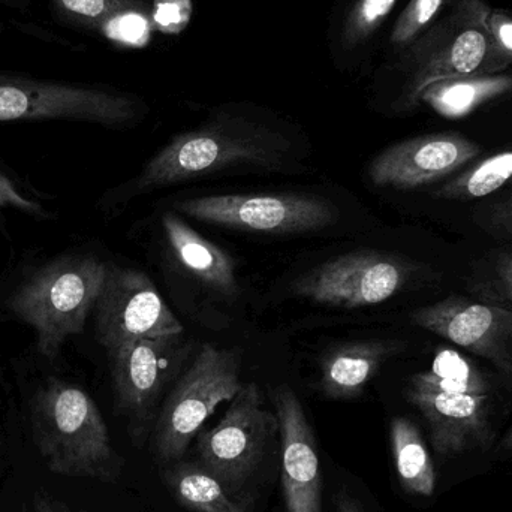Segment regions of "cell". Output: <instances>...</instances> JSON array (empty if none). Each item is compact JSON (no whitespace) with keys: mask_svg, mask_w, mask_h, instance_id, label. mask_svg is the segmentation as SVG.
I'll return each mask as SVG.
<instances>
[{"mask_svg":"<svg viewBox=\"0 0 512 512\" xmlns=\"http://www.w3.org/2000/svg\"><path fill=\"white\" fill-rule=\"evenodd\" d=\"M489 12L483 0H450L429 29L393 54L385 68L399 83L391 107L402 113L414 110L421 93L438 81L507 71L510 65L487 26Z\"/></svg>","mask_w":512,"mask_h":512,"instance_id":"1","label":"cell"},{"mask_svg":"<svg viewBox=\"0 0 512 512\" xmlns=\"http://www.w3.org/2000/svg\"><path fill=\"white\" fill-rule=\"evenodd\" d=\"M291 141L267 123L222 108L200 128L174 137L141 171L138 191L167 188L192 179L234 170L285 164Z\"/></svg>","mask_w":512,"mask_h":512,"instance_id":"2","label":"cell"},{"mask_svg":"<svg viewBox=\"0 0 512 512\" xmlns=\"http://www.w3.org/2000/svg\"><path fill=\"white\" fill-rule=\"evenodd\" d=\"M33 442L45 468L66 478L116 483L123 459L95 400L77 385L48 379L30 406Z\"/></svg>","mask_w":512,"mask_h":512,"instance_id":"3","label":"cell"},{"mask_svg":"<svg viewBox=\"0 0 512 512\" xmlns=\"http://www.w3.org/2000/svg\"><path fill=\"white\" fill-rule=\"evenodd\" d=\"M107 265L93 256H66L33 274L15 291L6 309L38 334L45 358L59 355L69 336L80 334L95 309Z\"/></svg>","mask_w":512,"mask_h":512,"instance_id":"4","label":"cell"},{"mask_svg":"<svg viewBox=\"0 0 512 512\" xmlns=\"http://www.w3.org/2000/svg\"><path fill=\"white\" fill-rule=\"evenodd\" d=\"M236 352L201 346L198 357L180 376L161 406L152 432V454L159 466L183 459L206 421L242 388Z\"/></svg>","mask_w":512,"mask_h":512,"instance_id":"5","label":"cell"},{"mask_svg":"<svg viewBox=\"0 0 512 512\" xmlns=\"http://www.w3.org/2000/svg\"><path fill=\"white\" fill-rule=\"evenodd\" d=\"M143 108L117 90L0 72V122L74 120L117 128L140 119Z\"/></svg>","mask_w":512,"mask_h":512,"instance_id":"6","label":"cell"},{"mask_svg":"<svg viewBox=\"0 0 512 512\" xmlns=\"http://www.w3.org/2000/svg\"><path fill=\"white\" fill-rule=\"evenodd\" d=\"M183 334L140 339L107 351L117 411L137 447L152 436L159 402L188 357Z\"/></svg>","mask_w":512,"mask_h":512,"instance_id":"7","label":"cell"},{"mask_svg":"<svg viewBox=\"0 0 512 512\" xmlns=\"http://www.w3.org/2000/svg\"><path fill=\"white\" fill-rule=\"evenodd\" d=\"M276 430V414L264 409L258 385L243 384L222 420L197 436V460L243 498L242 490L264 462Z\"/></svg>","mask_w":512,"mask_h":512,"instance_id":"8","label":"cell"},{"mask_svg":"<svg viewBox=\"0 0 512 512\" xmlns=\"http://www.w3.org/2000/svg\"><path fill=\"white\" fill-rule=\"evenodd\" d=\"M176 209L197 221L264 234H298L334 224L336 206L312 194L210 195L179 201Z\"/></svg>","mask_w":512,"mask_h":512,"instance_id":"9","label":"cell"},{"mask_svg":"<svg viewBox=\"0 0 512 512\" xmlns=\"http://www.w3.org/2000/svg\"><path fill=\"white\" fill-rule=\"evenodd\" d=\"M412 274L408 261L378 251L337 256L298 277L294 294L324 306H375L402 291Z\"/></svg>","mask_w":512,"mask_h":512,"instance_id":"10","label":"cell"},{"mask_svg":"<svg viewBox=\"0 0 512 512\" xmlns=\"http://www.w3.org/2000/svg\"><path fill=\"white\" fill-rule=\"evenodd\" d=\"M95 310L96 336L105 351L185 331L150 277L132 268L107 265Z\"/></svg>","mask_w":512,"mask_h":512,"instance_id":"11","label":"cell"},{"mask_svg":"<svg viewBox=\"0 0 512 512\" xmlns=\"http://www.w3.org/2000/svg\"><path fill=\"white\" fill-rule=\"evenodd\" d=\"M411 319L418 327L486 358L512 381V310L450 295L415 310Z\"/></svg>","mask_w":512,"mask_h":512,"instance_id":"12","label":"cell"},{"mask_svg":"<svg viewBox=\"0 0 512 512\" xmlns=\"http://www.w3.org/2000/svg\"><path fill=\"white\" fill-rule=\"evenodd\" d=\"M481 153V146L456 132L420 135L379 153L370 164L369 177L379 188L411 191L453 176Z\"/></svg>","mask_w":512,"mask_h":512,"instance_id":"13","label":"cell"},{"mask_svg":"<svg viewBox=\"0 0 512 512\" xmlns=\"http://www.w3.org/2000/svg\"><path fill=\"white\" fill-rule=\"evenodd\" d=\"M273 400L282 448L280 481L285 510L321 512L322 477L315 433L291 387H277Z\"/></svg>","mask_w":512,"mask_h":512,"instance_id":"14","label":"cell"},{"mask_svg":"<svg viewBox=\"0 0 512 512\" xmlns=\"http://www.w3.org/2000/svg\"><path fill=\"white\" fill-rule=\"evenodd\" d=\"M406 399L426 420L433 448L442 459L493 444L490 396L438 393L409 388Z\"/></svg>","mask_w":512,"mask_h":512,"instance_id":"15","label":"cell"},{"mask_svg":"<svg viewBox=\"0 0 512 512\" xmlns=\"http://www.w3.org/2000/svg\"><path fill=\"white\" fill-rule=\"evenodd\" d=\"M399 0H336L328 20V56L334 68L355 72L369 62L376 38Z\"/></svg>","mask_w":512,"mask_h":512,"instance_id":"16","label":"cell"},{"mask_svg":"<svg viewBox=\"0 0 512 512\" xmlns=\"http://www.w3.org/2000/svg\"><path fill=\"white\" fill-rule=\"evenodd\" d=\"M397 351V343L378 340L339 346L322 358L319 390L331 400L357 399Z\"/></svg>","mask_w":512,"mask_h":512,"instance_id":"17","label":"cell"},{"mask_svg":"<svg viewBox=\"0 0 512 512\" xmlns=\"http://www.w3.org/2000/svg\"><path fill=\"white\" fill-rule=\"evenodd\" d=\"M162 227L177 261L189 273L221 294L228 297L237 294L236 262L233 256L201 237L174 213H165Z\"/></svg>","mask_w":512,"mask_h":512,"instance_id":"18","label":"cell"},{"mask_svg":"<svg viewBox=\"0 0 512 512\" xmlns=\"http://www.w3.org/2000/svg\"><path fill=\"white\" fill-rule=\"evenodd\" d=\"M162 481L177 504L192 512H251L218 475L195 462L171 463L162 468Z\"/></svg>","mask_w":512,"mask_h":512,"instance_id":"19","label":"cell"},{"mask_svg":"<svg viewBox=\"0 0 512 512\" xmlns=\"http://www.w3.org/2000/svg\"><path fill=\"white\" fill-rule=\"evenodd\" d=\"M512 92V74L471 75L438 81L427 87L420 96V104L429 105L439 116L462 119L481 105Z\"/></svg>","mask_w":512,"mask_h":512,"instance_id":"20","label":"cell"},{"mask_svg":"<svg viewBox=\"0 0 512 512\" xmlns=\"http://www.w3.org/2000/svg\"><path fill=\"white\" fill-rule=\"evenodd\" d=\"M391 451L405 492L430 498L435 493L436 472L426 442L414 421L396 417L390 426Z\"/></svg>","mask_w":512,"mask_h":512,"instance_id":"21","label":"cell"},{"mask_svg":"<svg viewBox=\"0 0 512 512\" xmlns=\"http://www.w3.org/2000/svg\"><path fill=\"white\" fill-rule=\"evenodd\" d=\"M409 388L438 393L490 396L492 381L466 355L451 348H441L427 372L412 376Z\"/></svg>","mask_w":512,"mask_h":512,"instance_id":"22","label":"cell"},{"mask_svg":"<svg viewBox=\"0 0 512 512\" xmlns=\"http://www.w3.org/2000/svg\"><path fill=\"white\" fill-rule=\"evenodd\" d=\"M153 0H48L56 20L96 32H113L114 23L149 17Z\"/></svg>","mask_w":512,"mask_h":512,"instance_id":"23","label":"cell"},{"mask_svg":"<svg viewBox=\"0 0 512 512\" xmlns=\"http://www.w3.org/2000/svg\"><path fill=\"white\" fill-rule=\"evenodd\" d=\"M512 183V150L496 153L436 189L435 197L471 201L489 197Z\"/></svg>","mask_w":512,"mask_h":512,"instance_id":"24","label":"cell"},{"mask_svg":"<svg viewBox=\"0 0 512 512\" xmlns=\"http://www.w3.org/2000/svg\"><path fill=\"white\" fill-rule=\"evenodd\" d=\"M448 0H409L388 36L391 56L405 50L442 14Z\"/></svg>","mask_w":512,"mask_h":512,"instance_id":"25","label":"cell"},{"mask_svg":"<svg viewBox=\"0 0 512 512\" xmlns=\"http://www.w3.org/2000/svg\"><path fill=\"white\" fill-rule=\"evenodd\" d=\"M0 209H15L26 215L38 216L42 219L50 218V213L41 204L21 194L15 183L3 174H0Z\"/></svg>","mask_w":512,"mask_h":512,"instance_id":"26","label":"cell"},{"mask_svg":"<svg viewBox=\"0 0 512 512\" xmlns=\"http://www.w3.org/2000/svg\"><path fill=\"white\" fill-rule=\"evenodd\" d=\"M487 26L492 33L496 48L512 68V17L499 9H490Z\"/></svg>","mask_w":512,"mask_h":512,"instance_id":"27","label":"cell"},{"mask_svg":"<svg viewBox=\"0 0 512 512\" xmlns=\"http://www.w3.org/2000/svg\"><path fill=\"white\" fill-rule=\"evenodd\" d=\"M492 292L499 300L504 298L512 303V252L496 259Z\"/></svg>","mask_w":512,"mask_h":512,"instance_id":"28","label":"cell"},{"mask_svg":"<svg viewBox=\"0 0 512 512\" xmlns=\"http://www.w3.org/2000/svg\"><path fill=\"white\" fill-rule=\"evenodd\" d=\"M493 219H495V224L498 225V227H501L505 233L511 234L512 236V194L507 200L495 206Z\"/></svg>","mask_w":512,"mask_h":512,"instance_id":"29","label":"cell"},{"mask_svg":"<svg viewBox=\"0 0 512 512\" xmlns=\"http://www.w3.org/2000/svg\"><path fill=\"white\" fill-rule=\"evenodd\" d=\"M334 505H336V512H364L361 502L345 490L337 493L336 498H334Z\"/></svg>","mask_w":512,"mask_h":512,"instance_id":"30","label":"cell"},{"mask_svg":"<svg viewBox=\"0 0 512 512\" xmlns=\"http://www.w3.org/2000/svg\"><path fill=\"white\" fill-rule=\"evenodd\" d=\"M36 512H57V507H54L51 499L47 495H39L36 498Z\"/></svg>","mask_w":512,"mask_h":512,"instance_id":"31","label":"cell"},{"mask_svg":"<svg viewBox=\"0 0 512 512\" xmlns=\"http://www.w3.org/2000/svg\"><path fill=\"white\" fill-rule=\"evenodd\" d=\"M502 447H504L505 450L512 451V429L508 432V435L505 436L504 442H502Z\"/></svg>","mask_w":512,"mask_h":512,"instance_id":"32","label":"cell"},{"mask_svg":"<svg viewBox=\"0 0 512 512\" xmlns=\"http://www.w3.org/2000/svg\"><path fill=\"white\" fill-rule=\"evenodd\" d=\"M57 512H69L68 508L65 507V505H56Z\"/></svg>","mask_w":512,"mask_h":512,"instance_id":"33","label":"cell"},{"mask_svg":"<svg viewBox=\"0 0 512 512\" xmlns=\"http://www.w3.org/2000/svg\"><path fill=\"white\" fill-rule=\"evenodd\" d=\"M3 30H5V27H3V23L2 21H0V33L3 32Z\"/></svg>","mask_w":512,"mask_h":512,"instance_id":"34","label":"cell"}]
</instances>
